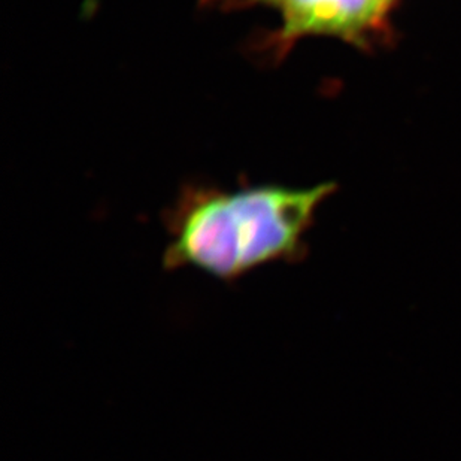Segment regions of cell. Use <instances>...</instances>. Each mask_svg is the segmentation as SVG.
<instances>
[{
    "mask_svg": "<svg viewBox=\"0 0 461 461\" xmlns=\"http://www.w3.org/2000/svg\"><path fill=\"white\" fill-rule=\"evenodd\" d=\"M283 14L279 38L292 42L303 36H338L358 41L381 20L388 0H272Z\"/></svg>",
    "mask_w": 461,
    "mask_h": 461,
    "instance_id": "cell-2",
    "label": "cell"
},
{
    "mask_svg": "<svg viewBox=\"0 0 461 461\" xmlns=\"http://www.w3.org/2000/svg\"><path fill=\"white\" fill-rule=\"evenodd\" d=\"M330 184L202 193L179 213L166 269L193 267L226 283L301 253L302 238Z\"/></svg>",
    "mask_w": 461,
    "mask_h": 461,
    "instance_id": "cell-1",
    "label": "cell"
},
{
    "mask_svg": "<svg viewBox=\"0 0 461 461\" xmlns=\"http://www.w3.org/2000/svg\"><path fill=\"white\" fill-rule=\"evenodd\" d=\"M388 2H390V4H392V0H388Z\"/></svg>",
    "mask_w": 461,
    "mask_h": 461,
    "instance_id": "cell-3",
    "label": "cell"
}]
</instances>
